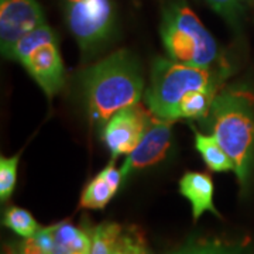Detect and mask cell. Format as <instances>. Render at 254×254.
<instances>
[{
    "label": "cell",
    "mask_w": 254,
    "mask_h": 254,
    "mask_svg": "<svg viewBox=\"0 0 254 254\" xmlns=\"http://www.w3.org/2000/svg\"><path fill=\"white\" fill-rule=\"evenodd\" d=\"M203 120L232 158L239 185L246 192L254 170V93L245 86L220 91Z\"/></svg>",
    "instance_id": "cell-1"
},
{
    "label": "cell",
    "mask_w": 254,
    "mask_h": 254,
    "mask_svg": "<svg viewBox=\"0 0 254 254\" xmlns=\"http://www.w3.org/2000/svg\"><path fill=\"white\" fill-rule=\"evenodd\" d=\"M88 116L95 126H105L113 115L140 102L144 79L133 54L120 50L89 66L82 75Z\"/></svg>",
    "instance_id": "cell-2"
},
{
    "label": "cell",
    "mask_w": 254,
    "mask_h": 254,
    "mask_svg": "<svg viewBox=\"0 0 254 254\" xmlns=\"http://www.w3.org/2000/svg\"><path fill=\"white\" fill-rule=\"evenodd\" d=\"M220 78L210 68L193 66L157 57L151 64V83L145 92V105L155 118L178 120V108L190 92L219 86Z\"/></svg>",
    "instance_id": "cell-3"
},
{
    "label": "cell",
    "mask_w": 254,
    "mask_h": 254,
    "mask_svg": "<svg viewBox=\"0 0 254 254\" xmlns=\"http://www.w3.org/2000/svg\"><path fill=\"white\" fill-rule=\"evenodd\" d=\"M161 38L167 54L178 63L210 68L219 61V46L198 16L181 1L163 13Z\"/></svg>",
    "instance_id": "cell-4"
},
{
    "label": "cell",
    "mask_w": 254,
    "mask_h": 254,
    "mask_svg": "<svg viewBox=\"0 0 254 254\" xmlns=\"http://www.w3.org/2000/svg\"><path fill=\"white\" fill-rule=\"evenodd\" d=\"M66 24L79 44L88 53L106 43L115 27L112 0H64Z\"/></svg>",
    "instance_id": "cell-5"
},
{
    "label": "cell",
    "mask_w": 254,
    "mask_h": 254,
    "mask_svg": "<svg viewBox=\"0 0 254 254\" xmlns=\"http://www.w3.org/2000/svg\"><path fill=\"white\" fill-rule=\"evenodd\" d=\"M153 119L154 115L151 110L140 103L113 115L102 128V140L112 158L131 153L143 138Z\"/></svg>",
    "instance_id": "cell-6"
},
{
    "label": "cell",
    "mask_w": 254,
    "mask_h": 254,
    "mask_svg": "<svg viewBox=\"0 0 254 254\" xmlns=\"http://www.w3.org/2000/svg\"><path fill=\"white\" fill-rule=\"evenodd\" d=\"M43 24H46V17L37 0H0V44L3 55L10 58L18 40Z\"/></svg>",
    "instance_id": "cell-7"
},
{
    "label": "cell",
    "mask_w": 254,
    "mask_h": 254,
    "mask_svg": "<svg viewBox=\"0 0 254 254\" xmlns=\"http://www.w3.org/2000/svg\"><path fill=\"white\" fill-rule=\"evenodd\" d=\"M173 122L155 118L151 120L144 136L137 147L128 153L120 171L123 180L140 170L150 168L155 164L161 163L167 157L173 144Z\"/></svg>",
    "instance_id": "cell-8"
},
{
    "label": "cell",
    "mask_w": 254,
    "mask_h": 254,
    "mask_svg": "<svg viewBox=\"0 0 254 254\" xmlns=\"http://www.w3.org/2000/svg\"><path fill=\"white\" fill-rule=\"evenodd\" d=\"M91 254H150L144 233L134 225L103 222L92 229Z\"/></svg>",
    "instance_id": "cell-9"
},
{
    "label": "cell",
    "mask_w": 254,
    "mask_h": 254,
    "mask_svg": "<svg viewBox=\"0 0 254 254\" xmlns=\"http://www.w3.org/2000/svg\"><path fill=\"white\" fill-rule=\"evenodd\" d=\"M21 64L50 99L63 89L65 71L58 43H48L38 47L31 51Z\"/></svg>",
    "instance_id": "cell-10"
},
{
    "label": "cell",
    "mask_w": 254,
    "mask_h": 254,
    "mask_svg": "<svg viewBox=\"0 0 254 254\" xmlns=\"http://www.w3.org/2000/svg\"><path fill=\"white\" fill-rule=\"evenodd\" d=\"M181 195L190 202L192 216L196 222L205 212H212L220 218L213 203V181L209 174L187 173L180 181Z\"/></svg>",
    "instance_id": "cell-11"
},
{
    "label": "cell",
    "mask_w": 254,
    "mask_h": 254,
    "mask_svg": "<svg viewBox=\"0 0 254 254\" xmlns=\"http://www.w3.org/2000/svg\"><path fill=\"white\" fill-rule=\"evenodd\" d=\"M53 229V254H91L92 229L73 226L71 222H60Z\"/></svg>",
    "instance_id": "cell-12"
},
{
    "label": "cell",
    "mask_w": 254,
    "mask_h": 254,
    "mask_svg": "<svg viewBox=\"0 0 254 254\" xmlns=\"http://www.w3.org/2000/svg\"><path fill=\"white\" fill-rule=\"evenodd\" d=\"M170 254H253V246L249 240L193 237Z\"/></svg>",
    "instance_id": "cell-13"
},
{
    "label": "cell",
    "mask_w": 254,
    "mask_h": 254,
    "mask_svg": "<svg viewBox=\"0 0 254 254\" xmlns=\"http://www.w3.org/2000/svg\"><path fill=\"white\" fill-rule=\"evenodd\" d=\"M192 131L195 136V147L202 155L203 161L210 171L215 173H226L235 171V164L229 157L223 147L212 134H203L192 126Z\"/></svg>",
    "instance_id": "cell-14"
},
{
    "label": "cell",
    "mask_w": 254,
    "mask_h": 254,
    "mask_svg": "<svg viewBox=\"0 0 254 254\" xmlns=\"http://www.w3.org/2000/svg\"><path fill=\"white\" fill-rule=\"evenodd\" d=\"M219 93V86H210L205 89L190 92L187 95L178 108V119H190V120H199L206 118L215 96Z\"/></svg>",
    "instance_id": "cell-15"
},
{
    "label": "cell",
    "mask_w": 254,
    "mask_h": 254,
    "mask_svg": "<svg viewBox=\"0 0 254 254\" xmlns=\"http://www.w3.org/2000/svg\"><path fill=\"white\" fill-rule=\"evenodd\" d=\"M48 43H58V38H57V34L53 28L48 27L47 24H43L18 40L17 44L11 51L10 60H16L18 63H23V60L31 51H34L36 48L48 44Z\"/></svg>",
    "instance_id": "cell-16"
},
{
    "label": "cell",
    "mask_w": 254,
    "mask_h": 254,
    "mask_svg": "<svg viewBox=\"0 0 254 254\" xmlns=\"http://www.w3.org/2000/svg\"><path fill=\"white\" fill-rule=\"evenodd\" d=\"M116 192L118 190H113L106 180L98 175L88 182V185L82 190L79 206L83 209L100 210L109 203L112 198L116 195Z\"/></svg>",
    "instance_id": "cell-17"
},
{
    "label": "cell",
    "mask_w": 254,
    "mask_h": 254,
    "mask_svg": "<svg viewBox=\"0 0 254 254\" xmlns=\"http://www.w3.org/2000/svg\"><path fill=\"white\" fill-rule=\"evenodd\" d=\"M1 223L21 237H33L40 230L34 216L28 210L18 206H10L6 209Z\"/></svg>",
    "instance_id": "cell-18"
},
{
    "label": "cell",
    "mask_w": 254,
    "mask_h": 254,
    "mask_svg": "<svg viewBox=\"0 0 254 254\" xmlns=\"http://www.w3.org/2000/svg\"><path fill=\"white\" fill-rule=\"evenodd\" d=\"M20 154L13 157H0V199L6 202L10 199L17 180V168Z\"/></svg>",
    "instance_id": "cell-19"
},
{
    "label": "cell",
    "mask_w": 254,
    "mask_h": 254,
    "mask_svg": "<svg viewBox=\"0 0 254 254\" xmlns=\"http://www.w3.org/2000/svg\"><path fill=\"white\" fill-rule=\"evenodd\" d=\"M212 9L218 13L219 16L226 20L229 26L233 28H239L242 24L243 17V1L245 0H205Z\"/></svg>",
    "instance_id": "cell-20"
},
{
    "label": "cell",
    "mask_w": 254,
    "mask_h": 254,
    "mask_svg": "<svg viewBox=\"0 0 254 254\" xmlns=\"http://www.w3.org/2000/svg\"><path fill=\"white\" fill-rule=\"evenodd\" d=\"M99 175L103 180H106V182L109 184L113 190H119L120 184H122V180H123V175H122V171L115 167V158H112V161H110L109 165H106V167L100 171Z\"/></svg>",
    "instance_id": "cell-21"
},
{
    "label": "cell",
    "mask_w": 254,
    "mask_h": 254,
    "mask_svg": "<svg viewBox=\"0 0 254 254\" xmlns=\"http://www.w3.org/2000/svg\"><path fill=\"white\" fill-rule=\"evenodd\" d=\"M34 239L38 245L41 246L47 253L53 254L54 250V236H53V229L50 227H40V230L34 235Z\"/></svg>",
    "instance_id": "cell-22"
},
{
    "label": "cell",
    "mask_w": 254,
    "mask_h": 254,
    "mask_svg": "<svg viewBox=\"0 0 254 254\" xmlns=\"http://www.w3.org/2000/svg\"><path fill=\"white\" fill-rule=\"evenodd\" d=\"M17 245L20 254H50L37 243L34 237H24V240L18 242Z\"/></svg>",
    "instance_id": "cell-23"
},
{
    "label": "cell",
    "mask_w": 254,
    "mask_h": 254,
    "mask_svg": "<svg viewBox=\"0 0 254 254\" xmlns=\"http://www.w3.org/2000/svg\"><path fill=\"white\" fill-rule=\"evenodd\" d=\"M1 254H20L18 253V245L17 243H6V245H3Z\"/></svg>",
    "instance_id": "cell-24"
},
{
    "label": "cell",
    "mask_w": 254,
    "mask_h": 254,
    "mask_svg": "<svg viewBox=\"0 0 254 254\" xmlns=\"http://www.w3.org/2000/svg\"><path fill=\"white\" fill-rule=\"evenodd\" d=\"M246 1H249V3H252V4H254V0H246Z\"/></svg>",
    "instance_id": "cell-25"
}]
</instances>
